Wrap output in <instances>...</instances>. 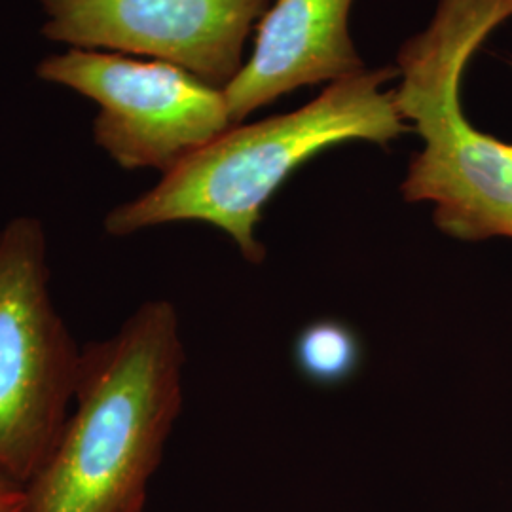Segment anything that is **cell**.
Wrapping results in <instances>:
<instances>
[{
    "label": "cell",
    "instance_id": "cell-5",
    "mask_svg": "<svg viewBox=\"0 0 512 512\" xmlns=\"http://www.w3.org/2000/svg\"><path fill=\"white\" fill-rule=\"evenodd\" d=\"M38 76L99 103L95 143L124 169L167 173L236 128L224 90L167 61L76 48L44 59Z\"/></svg>",
    "mask_w": 512,
    "mask_h": 512
},
{
    "label": "cell",
    "instance_id": "cell-9",
    "mask_svg": "<svg viewBox=\"0 0 512 512\" xmlns=\"http://www.w3.org/2000/svg\"><path fill=\"white\" fill-rule=\"evenodd\" d=\"M0 512H29L27 486L0 471Z\"/></svg>",
    "mask_w": 512,
    "mask_h": 512
},
{
    "label": "cell",
    "instance_id": "cell-3",
    "mask_svg": "<svg viewBox=\"0 0 512 512\" xmlns=\"http://www.w3.org/2000/svg\"><path fill=\"white\" fill-rule=\"evenodd\" d=\"M511 18L512 0H439L427 29L397 54L395 103L423 143L401 192L433 203L435 226L459 241L512 239V143L473 126L461 103L467 65Z\"/></svg>",
    "mask_w": 512,
    "mask_h": 512
},
{
    "label": "cell",
    "instance_id": "cell-8",
    "mask_svg": "<svg viewBox=\"0 0 512 512\" xmlns=\"http://www.w3.org/2000/svg\"><path fill=\"white\" fill-rule=\"evenodd\" d=\"M294 359L298 370L311 382L342 384L359 368L361 344L357 334L342 321L321 319L298 334Z\"/></svg>",
    "mask_w": 512,
    "mask_h": 512
},
{
    "label": "cell",
    "instance_id": "cell-7",
    "mask_svg": "<svg viewBox=\"0 0 512 512\" xmlns=\"http://www.w3.org/2000/svg\"><path fill=\"white\" fill-rule=\"evenodd\" d=\"M353 0H274L256 23L255 48L224 88L234 126L302 86L363 73L349 35Z\"/></svg>",
    "mask_w": 512,
    "mask_h": 512
},
{
    "label": "cell",
    "instance_id": "cell-2",
    "mask_svg": "<svg viewBox=\"0 0 512 512\" xmlns=\"http://www.w3.org/2000/svg\"><path fill=\"white\" fill-rule=\"evenodd\" d=\"M397 67L363 71L332 82L302 109L255 124H239L164 173L143 196L114 207L105 232L114 238L169 222H205L236 243L241 256L262 264L256 238L266 203L311 158L349 141L387 147L412 126L384 86Z\"/></svg>",
    "mask_w": 512,
    "mask_h": 512
},
{
    "label": "cell",
    "instance_id": "cell-1",
    "mask_svg": "<svg viewBox=\"0 0 512 512\" xmlns=\"http://www.w3.org/2000/svg\"><path fill=\"white\" fill-rule=\"evenodd\" d=\"M181 323L150 300L82 348L73 408L25 484L29 512H143L184 401Z\"/></svg>",
    "mask_w": 512,
    "mask_h": 512
},
{
    "label": "cell",
    "instance_id": "cell-4",
    "mask_svg": "<svg viewBox=\"0 0 512 512\" xmlns=\"http://www.w3.org/2000/svg\"><path fill=\"white\" fill-rule=\"evenodd\" d=\"M40 220L0 230V471L29 484L73 408L82 348L55 308Z\"/></svg>",
    "mask_w": 512,
    "mask_h": 512
},
{
    "label": "cell",
    "instance_id": "cell-6",
    "mask_svg": "<svg viewBox=\"0 0 512 512\" xmlns=\"http://www.w3.org/2000/svg\"><path fill=\"white\" fill-rule=\"evenodd\" d=\"M42 35L78 48L150 55L224 90L270 0H40Z\"/></svg>",
    "mask_w": 512,
    "mask_h": 512
}]
</instances>
